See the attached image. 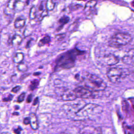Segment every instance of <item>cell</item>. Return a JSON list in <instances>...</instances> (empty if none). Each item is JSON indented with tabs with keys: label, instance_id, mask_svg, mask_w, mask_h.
Returning a JSON list of instances; mask_svg holds the SVG:
<instances>
[{
	"label": "cell",
	"instance_id": "obj_21",
	"mask_svg": "<svg viewBox=\"0 0 134 134\" xmlns=\"http://www.w3.org/2000/svg\"><path fill=\"white\" fill-rule=\"evenodd\" d=\"M17 69L20 72H25L28 70V66L25 63L21 62L17 65Z\"/></svg>",
	"mask_w": 134,
	"mask_h": 134
},
{
	"label": "cell",
	"instance_id": "obj_33",
	"mask_svg": "<svg viewBox=\"0 0 134 134\" xmlns=\"http://www.w3.org/2000/svg\"><path fill=\"white\" fill-rule=\"evenodd\" d=\"M13 115H18L19 114H18V113H13Z\"/></svg>",
	"mask_w": 134,
	"mask_h": 134
},
{
	"label": "cell",
	"instance_id": "obj_5",
	"mask_svg": "<svg viewBox=\"0 0 134 134\" xmlns=\"http://www.w3.org/2000/svg\"><path fill=\"white\" fill-rule=\"evenodd\" d=\"M107 77L113 83H118L124 78V70L118 67H111L107 71Z\"/></svg>",
	"mask_w": 134,
	"mask_h": 134
},
{
	"label": "cell",
	"instance_id": "obj_3",
	"mask_svg": "<svg viewBox=\"0 0 134 134\" xmlns=\"http://www.w3.org/2000/svg\"><path fill=\"white\" fill-rule=\"evenodd\" d=\"M84 85L94 92H99L103 91L106 88V83L99 76L88 74L83 79Z\"/></svg>",
	"mask_w": 134,
	"mask_h": 134
},
{
	"label": "cell",
	"instance_id": "obj_17",
	"mask_svg": "<svg viewBox=\"0 0 134 134\" xmlns=\"http://www.w3.org/2000/svg\"><path fill=\"white\" fill-rule=\"evenodd\" d=\"M50 37L49 36H46L39 40L38 46V47H42L45 44H48L50 42Z\"/></svg>",
	"mask_w": 134,
	"mask_h": 134
},
{
	"label": "cell",
	"instance_id": "obj_31",
	"mask_svg": "<svg viewBox=\"0 0 134 134\" xmlns=\"http://www.w3.org/2000/svg\"><path fill=\"white\" fill-rule=\"evenodd\" d=\"M40 74V72H36V73H34V75H37H37H39Z\"/></svg>",
	"mask_w": 134,
	"mask_h": 134
},
{
	"label": "cell",
	"instance_id": "obj_12",
	"mask_svg": "<svg viewBox=\"0 0 134 134\" xmlns=\"http://www.w3.org/2000/svg\"><path fill=\"white\" fill-rule=\"evenodd\" d=\"M23 39L18 34H15L12 37L10 40V43L14 47H16L19 46L21 42Z\"/></svg>",
	"mask_w": 134,
	"mask_h": 134
},
{
	"label": "cell",
	"instance_id": "obj_14",
	"mask_svg": "<svg viewBox=\"0 0 134 134\" xmlns=\"http://www.w3.org/2000/svg\"><path fill=\"white\" fill-rule=\"evenodd\" d=\"M25 25V19L21 17L17 18L14 21V27L17 29L23 28Z\"/></svg>",
	"mask_w": 134,
	"mask_h": 134
},
{
	"label": "cell",
	"instance_id": "obj_15",
	"mask_svg": "<svg viewBox=\"0 0 134 134\" xmlns=\"http://www.w3.org/2000/svg\"><path fill=\"white\" fill-rule=\"evenodd\" d=\"M24 58V55L21 52H17L15 54L13 58V61L14 63L19 64L21 62H23V61Z\"/></svg>",
	"mask_w": 134,
	"mask_h": 134
},
{
	"label": "cell",
	"instance_id": "obj_32",
	"mask_svg": "<svg viewBox=\"0 0 134 134\" xmlns=\"http://www.w3.org/2000/svg\"><path fill=\"white\" fill-rule=\"evenodd\" d=\"M2 134H10L9 132H4L3 133H2Z\"/></svg>",
	"mask_w": 134,
	"mask_h": 134
},
{
	"label": "cell",
	"instance_id": "obj_27",
	"mask_svg": "<svg viewBox=\"0 0 134 134\" xmlns=\"http://www.w3.org/2000/svg\"><path fill=\"white\" fill-rule=\"evenodd\" d=\"M21 130H22V128L20 127H18L17 128L14 130V132L16 134H20Z\"/></svg>",
	"mask_w": 134,
	"mask_h": 134
},
{
	"label": "cell",
	"instance_id": "obj_9",
	"mask_svg": "<svg viewBox=\"0 0 134 134\" xmlns=\"http://www.w3.org/2000/svg\"><path fill=\"white\" fill-rule=\"evenodd\" d=\"M42 3L43 2H41L40 3L38 9V13H39L38 15V20L40 21L42 20V19L48 15V10L46 9V8H44L45 6L44 7V5Z\"/></svg>",
	"mask_w": 134,
	"mask_h": 134
},
{
	"label": "cell",
	"instance_id": "obj_28",
	"mask_svg": "<svg viewBox=\"0 0 134 134\" xmlns=\"http://www.w3.org/2000/svg\"><path fill=\"white\" fill-rule=\"evenodd\" d=\"M23 122L25 125L30 124V118H29V117L25 118L24 120H23Z\"/></svg>",
	"mask_w": 134,
	"mask_h": 134
},
{
	"label": "cell",
	"instance_id": "obj_23",
	"mask_svg": "<svg viewBox=\"0 0 134 134\" xmlns=\"http://www.w3.org/2000/svg\"><path fill=\"white\" fill-rule=\"evenodd\" d=\"M65 37V34H64V33L60 34L57 35L55 36V39L58 41H61V40H62L63 39H64Z\"/></svg>",
	"mask_w": 134,
	"mask_h": 134
},
{
	"label": "cell",
	"instance_id": "obj_25",
	"mask_svg": "<svg viewBox=\"0 0 134 134\" xmlns=\"http://www.w3.org/2000/svg\"><path fill=\"white\" fill-rule=\"evenodd\" d=\"M13 95L12 94H9L8 96H7L6 97H5L3 99V102H9L13 99Z\"/></svg>",
	"mask_w": 134,
	"mask_h": 134
},
{
	"label": "cell",
	"instance_id": "obj_6",
	"mask_svg": "<svg viewBox=\"0 0 134 134\" xmlns=\"http://www.w3.org/2000/svg\"><path fill=\"white\" fill-rule=\"evenodd\" d=\"M73 91L76 98L87 99L93 98L95 96V92L83 86H79Z\"/></svg>",
	"mask_w": 134,
	"mask_h": 134
},
{
	"label": "cell",
	"instance_id": "obj_30",
	"mask_svg": "<svg viewBox=\"0 0 134 134\" xmlns=\"http://www.w3.org/2000/svg\"><path fill=\"white\" fill-rule=\"evenodd\" d=\"M38 103V97H36L35 99H34V103H33V106H35V105H36L37 103Z\"/></svg>",
	"mask_w": 134,
	"mask_h": 134
},
{
	"label": "cell",
	"instance_id": "obj_16",
	"mask_svg": "<svg viewBox=\"0 0 134 134\" xmlns=\"http://www.w3.org/2000/svg\"><path fill=\"white\" fill-rule=\"evenodd\" d=\"M69 20H70L69 17L66 16H63L62 17H61L60 18V19L59 20V23H60V26L57 28V30L58 31H60V30H61V29L63 27L64 25L67 24L69 21Z\"/></svg>",
	"mask_w": 134,
	"mask_h": 134
},
{
	"label": "cell",
	"instance_id": "obj_2",
	"mask_svg": "<svg viewBox=\"0 0 134 134\" xmlns=\"http://www.w3.org/2000/svg\"><path fill=\"white\" fill-rule=\"evenodd\" d=\"M102 111V108L95 104H87L82 106L75 113V117L79 120L92 119L99 115Z\"/></svg>",
	"mask_w": 134,
	"mask_h": 134
},
{
	"label": "cell",
	"instance_id": "obj_26",
	"mask_svg": "<svg viewBox=\"0 0 134 134\" xmlns=\"http://www.w3.org/2000/svg\"><path fill=\"white\" fill-rule=\"evenodd\" d=\"M21 88V87L20 86H16L14 87H13L12 90V92L14 93H17Z\"/></svg>",
	"mask_w": 134,
	"mask_h": 134
},
{
	"label": "cell",
	"instance_id": "obj_1",
	"mask_svg": "<svg viewBox=\"0 0 134 134\" xmlns=\"http://www.w3.org/2000/svg\"><path fill=\"white\" fill-rule=\"evenodd\" d=\"M82 53V51L77 49H73L62 53L56 60L54 71L66 70L73 68L75 65L76 57Z\"/></svg>",
	"mask_w": 134,
	"mask_h": 134
},
{
	"label": "cell",
	"instance_id": "obj_4",
	"mask_svg": "<svg viewBox=\"0 0 134 134\" xmlns=\"http://www.w3.org/2000/svg\"><path fill=\"white\" fill-rule=\"evenodd\" d=\"M132 40L131 36L128 33L118 32L113 35L108 42L110 47L120 48L128 44Z\"/></svg>",
	"mask_w": 134,
	"mask_h": 134
},
{
	"label": "cell",
	"instance_id": "obj_19",
	"mask_svg": "<svg viewBox=\"0 0 134 134\" xmlns=\"http://www.w3.org/2000/svg\"><path fill=\"white\" fill-rule=\"evenodd\" d=\"M55 6V3L51 0L47 1L45 4V7L48 11H50L53 9Z\"/></svg>",
	"mask_w": 134,
	"mask_h": 134
},
{
	"label": "cell",
	"instance_id": "obj_13",
	"mask_svg": "<svg viewBox=\"0 0 134 134\" xmlns=\"http://www.w3.org/2000/svg\"><path fill=\"white\" fill-rule=\"evenodd\" d=\"M26 5H27V4L24 1H16L15 4L14 12L17 13V12H19L22 11L24 9Z\"/></svg>",
	"mask_w": 134,
	"mask_h": 134
},
{
	"label": "cell",
	"instance_id": "obj_8",
	"mask_svg": "<svg viewBox=\"0 0 134 134\" xmlns=\"http://www.w3.org/2000/svg\"><path fill=\"white\" fill-rule=\"evenodd\" d=\"M61 97V99L64 101L73 100L77 98L74 91H71L69 90H65L64 91H63Z\"/></svg>",
	"mask_w": 134,
	"mask_h": 134
},
{
	"label": "cell",
	"instance_id": "obj_22",
	"mask_svg": "<svg viewBox=\"0 0 134 134\" xmlns=\"http://www.w3.org/2000/svg\"><path fill=\"white\" fill-rule=\"evenodd\" d=\"M25 95H26V93H22L21 94H20L17 99V102L18 103H21L22 102L24 101L25 97Z\"/></svg>",
	"mask_w": 134,
	"mask_h": 134
},
{
	"label": "cell",
	"instance_id": "obj_24",
	"mask_svg": "<svg viewBox=\"0 0 134 134\" xmlns=\"http://www.w3.org/2000/svg\"><path fill=\"white\" fill-rule=\"evenodd\" d=\"M97 2L96 1H89L85 5V8L93 7L95 6Z\"/></svg>",
	"mask_w": 134,
	"mask_h": 134
},
{
	"label": "cell",
	"instance_id": "obj_11",
	"mask_svg": "<svg viewBox=\"0 0 134 134\" xmlns=\"http://www.w3.org/2000/svg\"><path fill=\"white\" fill-rule=\"evenodd\" d=\"M15 2H16V0H10L8 1L5 9L6 11H5V13L6 14L11 15L12 13H14L13 12H14V9H15Z\"/></svg>",
	"mask_w": 134,
	"mask_h": 134
},
{
	"label": "cell",
	"instance_id": "obj_10",
	"mask_svg": "<svg viewBox=\"0 0 134 134\" xmlns=\"http://www.w3.org/2000/svg\"><path fill=\"white\" fill-rule=\"evenodd\" d=\"M30 118V125L32 129L36 130L38 128V120L36 115L34 113H31L29 115Z\"/></svg>",
	"mask_w": 134,
	"mask_h": 134
},
{
	"label": "cell",
	"instance_id": "obj_29",
	"mask_svg": "<svg viewBox=\"0 0 134 134\" xmlns=\"http://www.w3.org/2000/svg\"><path fill=\"white\" fill-rule=\"evenodd\" d=\"M32 95L31 94H30L28 96L27 99H26V102L27 103H30L32 100Z\"/></svg>",
	"mask_w": 134,
	"mask_h": 134
},
{
	"label": "cell",
	"instance_id": "obj_7",
	"mask_svg": "<svg viewBox=\"0 0 134 134\" xmlns=\"http://www.w3.org/2000/svg\"><path fill=\"white\" fill-rule=\"evenodd\" d=\"M103 62L105 65L112 66L119 62V59L114 54H109L104 57Z\"/></svg>",
	"mask_w": 134,
	"mask_h": 134
},
{
	"label": "cell",
	"instance_id": "obj_20",
	"mask_svg": "<svg viewBox=\"0 0 134 134\" xmlns=\"http://www.w3.org/2000/svg\"><path fill=\"white\" fill-rule=\"evenodd\" d=\"M39 81L38 80L34 79L31 82L29 86V89L30 91H34L38 87L39 85Z\"/></svg>",
	"mask_w": 134,
	"mask_h": 134
},
{
	"label": "cell",
	"instance_id": "obj_18",
	"mask_svg": "<svg viewBox=\"0 0 134 134\" xmlns=\"http://www.w3.org/2000/svg\"><path fill=\"white\" fill-rule=\"evenodd\" d=\"M37 15V8L35 6H32L29 11V18L30 20H34L35 19Z\"/></svg>",
	"mask_w": 134,
	"mask_h": 134
}]
</instances>
